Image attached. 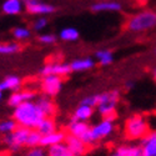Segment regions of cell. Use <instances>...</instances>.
Listing matches in <instances>:
<instances>
[{"label": "cell", "instance_id": "obj_23", "mask_svg": "<svg viewBox=\"0 0 156 156\" xmlns=\"http://www.w3.org/2000/svg\"><path fill=\"white\" fill-rule=\"evenodd\" d=\"M46 150H48V156H77L69 149V146L65 144V141L54 146H50Z\"/></svg>", "mask_w": 156, "mask_h": 156}, {"label": "cell", "instance_id": "obj_30", "mask_svg": "<svg viewBox=\"0 0 156 156\" xmlns=\"http://www.w3.org/2000/svg\"><path fill=\"white\" fill-rule=\"evenodd\" d=\"M37 40L43 45H53L56 43L58 36L53 33H45V34H40L37 36Z\"/></svg>", "mask_w": 156, "mask_h": 156}, {"label": "cell", "instance_id": "obj_29", "mask_svg": "<svg viewBox=\"0 0 156 156\" xmlns=\"http://www.w3.org/2000/svg\"><path fill=\"white\" fill-rule=\"evenodd\" d=\"M41 134L37 131V129H30V133L28 136V141H27V146L25 147H35L40 145V140H41Z\"/></svg>", "mask_w": 156, "mask_h": 156}, {"label": "cell", "instance_id": "obj_17", "mask_svg": "<svg viewBox=\"0 0 156 156\" xmlns=\"http://www.w3.org/2000/svg\"><path fill=\"white\" fill-rule=\"evenodd\" d=\"M24 9L25 8L23 0H4L2 4V11L5 15H10V16L21 14Z\"/></svg>", "mask_w": 156, "mask_h": 156}, {"label": "cell", "instance_id": "obj_14", "mask_svg": "<svg viewBox=\"0 0 156 156\" xmlns=\"http://www.w3.org/2000/svg\"><path fill=\"white\" fill-rule=\"evenodd\" d=\"M142 147L139 145H120L115 147L109 156H142Z\"/></svg>", "mask_w": 156, "mask_h": 156}, {"label": "cell", "instance_id": "obj_2", "mask_svg": "<svg viewBox=\"0 0 156 156\" xmlns=\"http://www.w3.org/2000/svg\"><path fill=\"white\" fill-rule=\"evenodd\" d=\"M156 27V11L142 10L130 16L126 21V29L131 33H141Z\"/></svg>", "mask_w": 156, "mask_h": 156}, {"label": "cell", "instance_id": "obj_12", "mask_svg": "<svg viewBox=\"0 0 156 156\" xmlns=\"http://www.w3.org/2000/svg\"><path fill=\"white\" fill-rule=\"evenodd\" d=\"M65 144L69 146V149L77 156H84L87 151H89V145L86 142L76 136H73L70 134L66 135V139H65Z\"/></svg>", "mask_w": 156, "mask_h": 156}, {"label": "cell", "instance_id": "obj_15", "mask_svg": "<svg viewBox=\"0 0 156 156\" xmlns=\"http://www.w3.org/2000/svg\"><path fill=\"white\" fill-rule=\"evenodd\" d=\"M35 101L39 105V108L41 109V111L45 114V116H54L56 114V105H55L53 98L43 94V95L36 96Z\"/></svg>", "mask_w": 156, "mask_h": 156}, {"label": "cell", "instance_id": "obj_31", "mask_svg": "<svg viewBox=\"0 0 156 156\" xmlns=\"http://www.w3.org/2000/svg\"><path fill=\"white\" fill-rule=\"evenodd\" d=\"M48 27V19L46 16H37L33 23V30L36 33L43 31Z\"/></svg>", "mask_w": 156, "mask_h": 156}, {"label": "cell", "instance_id": "obj_24", "mask_svg": "<svg viewBox=\"0 0 156 156\" xmlns=\"http://www.w3.org/2000/svg\"><path fill=\"white\" fill-rule=\"evenodd\" d=\"M94 56L98 61V64H100L101 66H109L114 61V54L112 51L109 49H100L96 50L94 53Z\"/></svg>", "mask_w": 156, "mask_h": 156}, {"label": "cell", "instance_id": "obj_4", "mask_svg": "<svg viewBox=\"0 0 156 156\" xmlns=\"http://www.w3.org/2000/svg\"><path fill=\"white\" fill-rule=\"evenodd\" d=\"M149 131V121L140 114L130 116L125 121V137L130 141H140Z\"/></svg>", "mask_w": 156, "mask_h": 156}, {"label": "cell", "instance_id": "obj_36", "mask_svg": "<svg viewBox=\"0 0 156 156\" xmlns=\"http://www.w3.org/2000/svg\"><path fill=\"white\" fill-rule=\"evenodd\" d=\"M3 93H4V91H2V90H0V101L3 100Z\"/></svg>", "mask_w": 156, "mask_h": 156}, {"label": "cell", "instance_id": "obj_39", "mask_svg": "<svg viewBox=\"0 0 156 156\" xmlns=\"http://www.w3.org/2000/svg\"><path fill=\"white\" fill-rule=\"evenodd\" d=\"M0 156H2V152H0Z\"/></svg>", "mask_w": 156, "mask_h": 156}, {"label": "cell", "instance_id": "obj_22", "mask_svg": "<svg viewBox=\"0 0 156 156\" xmlns=\"http://www.w3.org/2000/svg\"><path fill=\"white\" fill-rule=\"evenodd\" d=\"M58 130V124L54 119V116H45L41 120V122L37 126V131L41 135H48Z\"/></svg>", "mask_w": 156, "mask_h": 156}, {"label": "cell", "instance_id": "obj_25", "mask_svg": "<svg viewBox=\"0 0 156 156\" xmlns=\"http://www.w3.org/2000/svg\"><path fill=\"white\" fill-rule=\"evenodd\" d=\"M58 37L62 41H66V43H74V41H77L80 37V33L76 28H64L62 30H60Z\"/></svg>", "mask_w": 156, "mask_h": 156}, {"label": "cell", "instance_id": "obj_34", "mask_svg": "<svg viewBox=\"0 0 156 156\" xmlns=\"http://www.w3.org/2000/svg\"><path fill=\"white\" fill-rule=\"evenodd\" d=\"M134 86H135V83L131 81V80H129V81L125 83V89L126 90H131V89H134Z\"/></svg>", "mask_w": 156, "mask_h": 156}, {"label": "cell", "instance_id": "obj_38", "mask_svg": "<svg viewBox=\"0 0 156 156\" xmlns=\"http://www.w3.org/2000/svg\"><path fill=\"white\" fill-rule=\"evenodd\" d=\"M98 2H105V0H98Z\"/></svg>", "mask_w": 156, "mask_h": 156}, {"label": "cell", "instance_id": "obj_6", "mask_svg": "<svg viewBox=\"0 0 156 156\" xmlns=\"http://www.w3.org/2000/svg\"><path fill=\"white\" fill-rule=\"evenodd\" d=\"M29 133H30V129L24 126H18L12 133L3 136V142L9 150L19 151L20 149L27 146Z\"/></svg>", "mask_w": 156, "mask_h": 156}, {"label": "cell", "instance_id": "obj_1", "mask_svg": "<svg viewBox=\"0 0 156 156\" xmlns=\"http://www.w3.org/2000/svg\"><path fill=\"white\" fill-rule=\"evenodd\" d=\"M12 118L15 119L19 126H24L28 129H37L39 124L45 118V114L39 108L35 100H30L14 108Z\"/></svg>", "mask_w": 156, "mask_h": 156}, {"label": "cell", "instance_id": "obj_7", "mask_svg": "<svg viewBox=\"0 0 156 156\" xmlns=\"http://www.w3.org/2000/svg\"><path fill=\"white\" fill-rule=\"evenodd\" d=\"M23 2H24L25 10L30 15L48 16L56 11V8L53 4L45 3L43 0H23Z\"/></svg>", "mask_w": 156, "mask_h": 156}, {"label": "cell", "instance_id": "obj_9", "mask_svg": "<svg viewBox=\"0 0 156 156\" xmlns=\"http://www.w3.org/2000/svg\"><path fill=\"white\" fill-rule=\"evenodd\" d=\"M36 99V93L34 90H16V91H12L9 98H8V106L10 108H16L19 105H21L23 102H27V101H30V100H34Z\"/></svg>", "mask_w": 156, "mask_h": 156}, {"label": "cell", "instance_id": "obj_26", "mask_svg": "<svg viewBox=\"0 0 156 156\" xmlns=\"http://www.w3.org/2000/svg\"><path fill=\"white\" fill-rule=\"evenodd\" d=\"M21 50L18 43H0V55H14Z\"/></svg>", "mask_w": 156, "mask_h": 156}, {"label": "cell", "instance_id": "obj_35", "mask_svg": "<svg viewBox=\"0 0 156 156\" xmlns=\"http://www.w3.org/2000/svg\"><path fill=\"white\" fill-rule=\"evenodd\" d=\"M152 77H154V80L156 81V68L152 70Z\"/></svg>", "mask_w": 156, "mask_h": 156}, {"label": "cell", "instance_id": "obj_16", "mask_svg": "<svg viewBox=\"0 0 156 156\" xmlns=\"http://www.w3.org/2000/svg\"><path fill=\"white\" fill-rule=\"evenodd\" d=\"M66 133L61 131V130H56V131L48 134V135H43L41 140H40V146L48 149L50 146H54L56 144H60V142H64L65 139H66Z\"/></svg>", "mask_w": 156, "mask_h": 156}, {"label": "cell", "instance_id": "obj_5", "mask_svg": "<svg viewBox=\"0 0 156 156\" xmlns=\"http://www.w3.org/2000/svg\"><path fill=\"white\" fill-rule=\"evenodd\" d=\"M115 130V124H114V119H109V118H102L99 122H96L95 125H93L90 127V131L85 139V142L91 146L98 144L99 141L105 140L109 136L112 135Z\"/></svg>", "mask_w": 156, "mask_h": 156}, {"label": "cell", "instance_id": "obj_10", "mask_svg": "<svg viewBox=\"0 0 156 156\" xmlns=\"http://www.w3.org/2000/svg\"><path fill=\"white\" fill-rule=\"evenodd\" d=\"M71 73L70 62H54V64H48L43 66L39 71L41 76L46 75H58V76H68Z\"/></svg>", "mask_w": 156, "mask_h": 156}, {"label": "cell", "instance_id": "obj_19", "mask_svg": "<svg viewBox=\"0 0 156 156\" xmlns=\"http://www.w3.org/2000/svg\"><path fill=\"white\" fill-rule=\"evenodd\" d=\"M95 112V108L87 106V105H81L79 104L74 112L71 114V120H77V121H89L93 118V115Z\"/></svg>", "mask_w": 156, "mask_h": 156}, {"label": "cell", "instance_id": "obj_8", "mask_svg": "<svg viewBox=\"0 0 156 156\" xmlns=\"http://www.w3.org/2000/svg\"><path fill=\"white\" fill-rule=\"evenodd\" d=\"M62 85H64V80L61 76H58V75L41 76L40 89L44 95H48L50 98H55L61 91Z\"/></svg>", "mask_w": 156, "mask_h": 156}, {"label": "cell", "instance_id": "obj_32", "mask_svg": "<svg viewBox=\"0 0 156 156\" xmlns=\"http://www.w3.org/2000/svg\"><path fill=\"white\" fill-rule=\"evenodd\" d=\"M24 156H48V150L39 145V146L28 149V151L25 152Z\"/></svg>", "mask_w": 156, "mask_h": 156}, {"label": "cell", "instance_id": "obj_28", "mask_svg": "<svg viewBox=\"0 0 156 156\" xmlns=\"http://www.w3.org/2000/svg\"><path fill=\"white\" fill-rule=\"evenodd\" d=\"M33 35V31L27 27H18L12 30V36H14L18 41H25L30 39Z\"/></svg>", "mask_w": 156, "mask_h": 156}, {"label": "cell", "instance_id": "obj_37", "mask_svg": "<svg viewBox=\"0 0 156 156\" xmlns=\"http://www.w3.org/2000/svg\"><path fill=\"white\" fill-rule=\"evenodd\" d=\"M154 54H155V55H156V48H155V49H154Z\"/></svg>", "mask_w": 156, "mask_h": 156}, {"label": "cell", "instance_id": "obj_33", "mask_svg": "<svg viewBox=\"0 0 156 156\" xmlns=\"http://www.w3.org/2000/svg\"><path fill=\"white\" fill-rule=\"evenodd\" d=\"M80 104L81 105H87V106H91V108H96L98 104H99V94L85 96L84 99H81Z\"/></svg>", "mask_w": 156, "mask_h": 156}, {"label": "cell", "instance_id": "obj_20", "mask_svg": "<svg viewBox=\"0 0 156 156\" xmlns=\"http://www.w3.org/2000/svg\"><path fill=\"white\" fill-rule=\"evenodd\" d=\"M95 66V61L91 58H79V59H75L70 62V68L71 71L74 73H80V71H87V70H91Z\"/></svg>", "mask_w": 156, "mask_h": 156}, {"label": "cell", "instance_id": "obj_11", "mask_svg": "<svg viewBox=\"0 0 156 156\" xmlns=\"http://www.w3.org/2000/svg\"><path fill=\"white\" fill-rule=\"evenodd\" d=\"M90 127H91V125H90L87 121L70 120V122L66 126V130H68V134L76 136V137H79V139L85 141V139L90 131Z\"/></svg>", "mask_w": 156, "mask_h": 156}, {"label": "cell", "instance_id": "obj_3", "mask_svg": "<svg viewBox=\"0 0 156 156\" xmlns=\"http://www.w3.org/2000/svg\"><path fill=\"white\" fill-rule=\"evenodd\" d=\"M120 101V91L119 90H110V91L100 93L99 94V104L95 108L98 114L101 118H116V109Z\"/></svg>", "mask_w": 156, "mask_h": 156}, {"label": "cell", "instance_id": "obj_13", "mask_svg": "<svg viewBox=\"0 0 156 156\" xmlns=\"http://www.w3.org/2000/svg\"><path fill=\"white\" fill-rule=\"evenodd\" d=\"M140 146L142 147V156H156V130L149 131L140 140Z\"/></svg>", "mask_w": 156, "mask_h": 156}, {"label": "cell", "instance_id": "obj_27", "mask_svg": "<svg viewBox=\"0 0 156 156\" xmlns=\"http://www.w3.org/2000/svg\"><path fill=\"white\" fill-rule=\"evenodd\" d=\"M19 126V124L15 121L14 118L11 119H5V120H2L0 121V134L3 136L4 135H8L10 133H12L14 130Z\"/></svg>", "mask_w": 156, "mask_h": 156}, {"label": "cell", "instance_id": "obj_21", "mask_svg": "<svg viewBox=\"0 0 156 156\" xmlns=\"http://www.w3.org/2000/svg\"><path fill=\"white\" fill-rule=\"evenodd\" d=\"M23 85V81L19 76L16 75H9L6 76L3 81H0V90L2 91H16L20 90Z\"/></svg>", "mask_w": 156, "mask_h": 156}, {"label": "cell", "instance_id": "obj_18", "mask_svg": "<svg viewBox=\"0 0 156 156\" xmlns=\"http://www.w3.org/2000/svg\"><path fill=\"white\" fill-rule=\"evenodd\" d=\"M122 5L116 0H105V2H96L91 5V11L94 12H105V11H121Z\"/></svg>", "mask_w": 156, "mask_h": 156}]
</instances>
